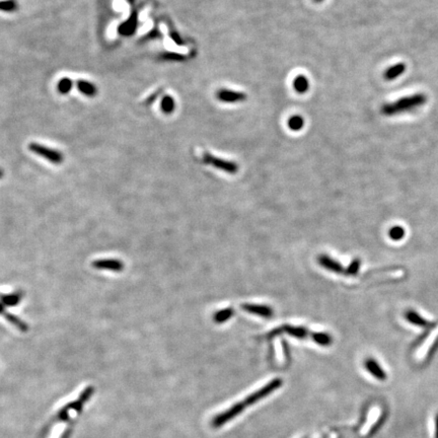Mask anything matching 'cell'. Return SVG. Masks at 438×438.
I'll return each mask as SVG.
<instances>
[{"label":"cell","instance_id":"obj_2","mask_svg":"<svg viewBox=\"0 0 438 438\" xmlns=\"http://www.w3.org/2000/svg\"><path fill=\"white\" fill-rule=\"evenodd\" d=\"M29 149L36 154H38L39 156L44 157L45 160L51 162L54 165H60V164H62V162L64 160V157L60 151L46 147L45 145H42L39 143H34V142L30 143Z\"/></svg>","mask_w":438,"mask_h":438},{"label":"cell","instance_id":"obj_29","mask_svg":"<svg viewBox=\"0 0 438 438\" xmlns=\"http://www.w3.org/2000/svg\"><path fill=\"white\" fill-rule=\"evenodd\" d=\"M435 438H438V414L435 418Z\"/></svg>","mask_w":438,"mask_h":438},{"label":"cell","instance_id":"obj_32","mask_svg":"<svg viewBox=\"0 0 438 438\" xmlns=\"http://www.w3.org/2000/svg\"><path fill=\"white\" fill-rule=\"evenodd\" d=\"M314 1H317V2H322L323 0H314Z\"/></svg>","mask_w":438,"mask_h":438},{"label":"cell","instance_id":"obj_15","mask_svg":"<svg viewBox=\"0 0 438 438\" xmlns=\"http://www.w3.org/2000/svg\"><path fill=\"white\" fill-rule=\"evenodd\" d=\"M76 85H77L78 91L89 98H94L98 94V90H97L96 85L90 81L80 79L77 81Z\"/></svg>","mask_w":438,"mask_h":438},{"label":"cell","instance_id":"obj_30","mask_svg":"<svg viewBox=\"0 0 438 438\" xmlns=\"http://www.w3.org/2000/svg\"><path fill=\"white\" fill-rule=\"evenodd\" d=\"M5 312V306L0 303V314H3Z\"/></svg>","mask_w":438,"mask_h":438},{"label":"cell","instance_id":"obj_31","mask_svg":"<svg viewBox=\"0 0 438 438\" xmlns=\"http://www.w3.org/2000/svg\"><path fill=\"white\" fill-rule=\"evenodd\" d=\"M3 177V170L0 168V179H1Z\"/></svg>","mask_w":438,"mask_h":438},{"label":"cell","instance_id":"obj_33","mask_svg":"<svg viewBox=\"0 0 438 438\" xmlns=\"http://www.w3.org/2000/svg\"><path fill=\"white\" fill-rule=\"evenodd\" d=\"M128 1H129V2H131V3H132V2H133V1H134V0H128Z\"/></svg>","mask_w":438,"mask_h":438},{"label":"cell","instance_id":"obj_3","mask_svg":"<svg viewBox=\"0 0 438 438\" xmlns=\"http://www.w3.org/2000/svg\"><path fill=\"white\" fill-rule=\"evenodd\" d=\"M282 384V380L280 378H275L272 381H270L269 383H267L266 385H264L262 389H260L259 391L255 392L253 395L249 396L247 398V400L244 401L243 404L244 405H252L255 404L256 402L262 400L263 398H265L266 396L272 394L274 391H276L278 388L281 387Z\"/></svg>","mask_w":438,"mask_h":438},{"label":"cell","instance_id":"obj_12","mask_svg":"<svg viewBox=\"0 0 438 438\" xmlns=\"http://www.w3.org/2000/svg\"><path fill=\"white\" fill-rule=\"evenodd\" d=\"M217 98L218 100H220L221 101L224 102H236V101H244L247 98V96L241 93H237V92H233V91H229V90H221L217 93Z\"/></svg>","mask_w":438,"mask_h":438},{"label":"cell","instance_id":"obj_19","mask_svg":"<svg viewBox=\"0 0 438 438\" xmlns=\"http://www.w3.org/2000/svg\"><path fill=\"white\" fill-rule=\"evenodd\" d=\"M293 86H294V89H295V91L297 93L304 94V93H306L308 91L309 82H308V80H307V78L305 76L299 75L294 79Z\"/></svg>","mask_w":438,"mask_h":438},{"label":"cell","instance_id":"obj_1","mask_svg":"<svg viewBox=\"0 0 438 438\" xmlns=\"http://www.w3.org/2000/svg\"><path fill=\"white\" fill-rule=\"evenodd\" d=\"M427 100L428 98L425 94H414L411 96L403 97L393 102L384 103L380 109V112L382 115L389 117L411 112L423 107L427 102Z\"/></svg>","mask_w":438,"mask_h":438},{"label":"cell","instance_id":"obj_27","mask_svg":"<svg viewBox=\"0 0 438 438\" xmlns=\"http://www.w3.org/2000/svg\"><path fill=\"white\" fill-rule=\"evenodd\" d=\"M163 59L172 60V61H181V60H184L185 57L180 54H176V53H166L163 55Z\"/></svg>","mask_w":438,"mask_h":438},{"label":"cell","instance_id":"obj_11","mask_svg":"<svg viewBox=\"0 0 438 438\" xmlns=\"http://www.w3.org/2000/svg\"><path fill=\"white\" fill-rule=\"evenodd\" d=\"M241 308L250 313L260 315V317L270 319L274 313L273 309L270 306L267 305H261V304H243L241 305Z\"/></svg>","mask_w":438,"mask_h":438},{"label":"cell","instance_id":"obj_17","mask_svg":"<svg viewBox=\"0 0 438 438\" xmlns=\"http://www.w3.org/2000/svg\"><path fill=\"white\" fill-rule=\"evenodd\" d=\"M2 315H4V318H5L9 323H11V325H13L14 327H16L17 329H19L20 331H22V332H24V333H26V332L29 331V326H28V324L25 323L24 321H22L20 318L15 317L14 314L5 311Z\"/></svg>","mask_w":438,"mask_h":438},{"label":"cell","instance_id":"obj_8","mask_svg":"<svg viewBox=\"0 0 438 438\" xmlns=\"http://www.w3.org/2000/svg\"><path fill=\"white\" fill-rule=\"evenodd\" d=\"M319 263L320 265L326 269L329 270L331 272H334L337 274H341L345 272V268L343 267V265L341 263H339L337 260L331 258L330 256L327 255H321L319 257Z\"/></svg>","mask_w":438,"mask_h":438},{"label":"cell","instance_id":"obj_9","mask_svg":"<svg viewBox=\"0 0 438 438\" xmlns=\"http://www.w3.org/2000/svg\"><path fill=\"white\" fill-rule=\"evenodd\" d=\"M405 318L406 320L412 324L413 326L419 327V328H423V329H431L434 327V324L429 323L426 319H424L421 314L419 312H417L416 310L413 309H409L405 312Z\"/></svg>","mask_w":438,"mask_h":438},{"label":"cell","instance_id":"obj_10","mask_svg":"<svg viewBox=\"0 0 438 438\" xmlns=\"http://www.w3.org/2000/svg\"><path fill=\"white\" fill-rule=\"evenodd\" d=\"M137 26H138L137 13L133 12L126 22H124L123 24H121L119 26L118 33L120 34H122V36H125V37L132 36L137 29Z\"/></svg>","mask_w":438,"mask_h":438},{"label":"cell","instance_id":"obj_26","mask_svg":"<svg viewBox=\"0 0 438 438\" xmlns=\"http://www.w3.org/2000/svg\"><path fill=\"white\" fill-rule=\"evenodd\" d=\"M17 9V3L14 0H5V1H0V10L12 12Z\"/></svg>","mask_w":438,"mask_h":438},{"label":"cell","instance_id":"obj_25","mask_svg":"<svg viewBox=\"0 0 438 438\" xmlns=\"http://www.w3.org/2000/svg\"><path fill=\"white\" fill-rule=\"evenodd\" d=\"M174 107H176V103H174V101L171 97L169 96H166L163 101H162V110L166 113V114H169L174 110Z\"/></svg>","mask_w":438,"mask_h":438},{"label":"cell","instance_id":"obj_16","mask_svg":"<svg viewBox=\"0 0 438 438\" xmlns=\"http://www.w3.org/2000/svg\"><path fill=\"white\" fill-rule=\"evenodd\" d=\"M282 330H283V333L285 332L288 335L293 336L295 338H299V339H304L308 335V331L303 327H293V326L285 325V326H282Z\"/></svg>","mask_w":438,"mask_h":438},{"label":"cell","instance_id":"obj_28","mask_svg":"<svg viewBox=\"0 0 438 438\" xmlns=\"http://www.w3.org/2000/svg\"><path fill=\"white\" fill-rule=\"evenodd\" d=\"M170 37H171V39L174 41V43H176V44H178V45H182L183 44V42H182L183 40L180 38V36L177 33H171Z\"/></svg>","mask_w":438,"mask_h":438},{"label":"cell","instance_id":"obj_14","mask_svg":"<svg viewBox=\"0 0 438 438\" xmlns=\"http://www.w3.org/2000/svg\"><path fill=\"white\" fill-rule=\"evenodd\" d=\"M406 68H407V66L405 63H403V62L397 63L385 70L383 77L387 80H394L404 73L406 71Z\"/></svg>","mask_w":438,"mask_h":438},{"label":"cell","instance_id":"obj_23","mask_svg":"<svg viewBox=\"0 0 438 438\" xmlns=\"http://www.w3.org/2000/svg\"><path fill=\"white\" fill-rule=\"evenodd\" d=\"M72 85H73V82H72L71 79L68 78V77H63V78H61V79L59 80L58 85H57V89H58V92H59L60 94H62V95H66V94H68L70 91H71Z\"/></svg>","mask_w":438,"mask_h":438},{"label":"cell","instance_id":"obj_24","mask_svg":"<svg viewBox=\"0 0 438 438\" xmlns=\"http://www.w3.org/2000/svg\"><path fill=\"white\" fill-rule=\"evenodd\" d=\"M304 125V120L302 116H293L288 121V126L292 131H300Z\"/></svg>","mask_w":438,"mask_h":438},{"label":"cell","instance_id":"obj_21","mask_svg":"<svg viewBox=\"0 0 438 438\" xmlns=\"http://www.w3.org/2000/svg\"><path fill=\"white\" fill-rule=\"evenodd\" d=\"M233 314H234V309L232 307H227L222 310H219L214 314V322L217 324H222L226 321H229L233 317Z\"/></svg>","mask_w":438,"mask_h":438},{"label":"cell","instance_id":"obj_13","mask_svg":"<svg viewBox=\"0 0 438 438\" xmlns=\"http://www.w3.org/2000/svg\"><path fill=\"white\" fill-rule=\"evenodd\" d=\"M25 293L22 290L14 291L10 294H0V303L4 306H15L19 304Z\"/></svg>","mask_w":438,"mask_h":438},{"label":"cell","instance_id":"obj_5","mask_svg":"<svg viewBox=\"0 0 438 438\" xmlns=\"http://www.w3.org/2000/svg\"><path fill=\"white\" fill-rule=\"evenodd\" d=\"M203 161L205 164L207 165H211L216 168L222 169L229 173H236L238 169V166L233 162H229V161H224L221 159H217V157L209 154V153H205L203 156Z\"/></svg>","mask_w":438,"mask_h":438},{"label":"cell","instance_id":"obj_7","mask_svg":"<svg viewBox=\"0 0 438 438\" xmlns=\"http://www.w3.org/2000/svg\"><path fill=\"white\" fill-rule=\"evenodd\" d=\"M364 366L365 369L367 370L373 377H375L378 380H385L388 377L387 372L384 371V370L379 365V363L373 359V358H367L364 361Z\"/></svg>","mask_w":438,"mask_h":438},{"label":"cell","instance_id":"obj_18","mask_svg":"<svg viewBox=\"0 0 438 438\" xmlns=\"http://www.w3.org/2000/svg\"><path fill=\"white\" fill-rule=\"evenodd\" d=\"M311 338H312V340L315 343L321 345V346H325V347L330 346L332 344V342H333V339H332L331 335L328 334V333H326V332H318V333L315 332V333H312Z\"/></svg>","mask_w":438,"mask_h":438},{"label":"cell","instance_id":"obj_20","mask_svg":"<svg viewBox=\"0 0 438 438\" xmlns=\"http://www.w3.org/2000/svg\"><path fill=\"white\" fill-rule=\"evenodd\" d=\"M388 235H389V237L392 240L399 241V240H401V239H403V238L405 237L406 231H405L404 227L401 226V225H394L390 229Z\"/></svg>","mask_w":438,"mask_h":438},{"label":"cell","instance_id":"obj_22","mask_svg":"<svg viewBox=\"0 0 438 438\" xmlns=\"http://www.w3.org/2000/svg\"><path fill=\"white\" fill-rule=\"evenodd\" d=\"M361 267V260L359 258H355L351 263H350L349 266L347 268H345V274L347 276H355L359 273Z\"/></svg>","mask_w":438,"mask_h":438},{"label":"cell","instance_id":"obj_4","mask_svg":"<svg viewBox=\"0 0 438 438\" xmlns=\"http://www.w3.org/2000/svg\"><path fill=\"white\" fill-rule=\"evenodd\" d=\"M244 407H246V405H244L243 403H237V404L234 405L229 410H226L221 414L217 415L216 417H214V419L212 420V425L214 427H220L224 425L225 423L231 421L232 419L236 417L244 409Z\"/></svg>","mask_w":438,"mask_h":438},{"label":"cell","instance_id":"obj_6","mask_svg":"<svg viewBox=\"0 0 438 438\" xmlns=\"http://www.w3.org/2000/svg\"><path fill=\"white\" fill-rule=\"evenodd\" d=\"M93 267L98 270H109L113 272H121L124 269L123 262L117 259H101L93 262Z\"/></svg>","mask_w":438,"mask_h":438}]
</instances>
